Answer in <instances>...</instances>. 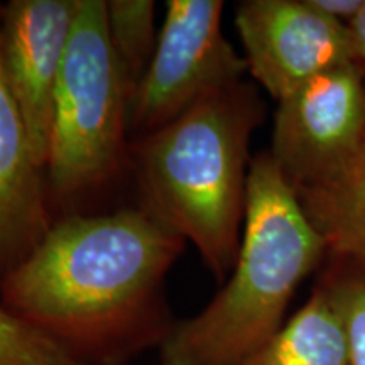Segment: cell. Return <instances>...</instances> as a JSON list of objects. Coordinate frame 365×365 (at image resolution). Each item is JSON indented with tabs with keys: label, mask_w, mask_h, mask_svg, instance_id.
Wrapping results in <instances>:
<instances>
[{
	"label": "cell",
	"mask_w": 365,
	"mask_h": 365,
	"mask_svg": "<svg viewBox=\"0 0 365 365\" xmlns=\"http://www.w3.org/2000/svg\"><path fill=\"white\" fill-rule=\"evenodd\" d=\"M129 93L107 31L105 0H78L53 105L44 176L61 215L129 168Z\"/></svg>",
	"instance_id": "cell-4"
},
{
	"label": "cell",
	"mask_w": 365,
	"mask_h": 365,
	"mask_svg": "<svg viewBox=\"0 0 365 365\" xmlns=\"http://www.w3.org/2000/svg\"><path fill=\"white\" fill-rule=\"evenodd\" d=\"M296 195L328 254L365 272V140L344 170Z\"/></svg>",
	"instance_id": "cell-11"
},
{
	"label": "cell",
	"mask_w": 365,
	"mask_h": 365,
	"mask_svg": "<svg viewBox=\"0 0 365 365\" xmlns=\"http://www.w3.org/2000/svg\"><path fill=\"white\" fill-rule=\"evenodd\" d=\"M107 31L124 78L129 103L139 81L143 80L158 46L154 0H105Z\"/></svg>",
	"instance_id": "cell-12"
},
{
	"label": "cell",
	"mask_w": 365,
	"mask_h": 365,
	"mask_svg": "<svg viewBox=\"0 0 365 365\" xmlns=\"http://www.w3.org/2000/svg\"><path fill=\"white\" fill-rule=\"evenodd\" d=\"M325 254V239L271 154L255 156L235 266L202 312L178 319L159 364H240L281 330L296 289Z\"/></svg>",
	"instance_id": "cell-3"
},
{
	"label": "cell",
	"mask_w": 365,
	"mask_h": 365,
	"mask_svg": "<svg viewBox=\"0 0 365 365\" xmlns=\"http://www.w3.org/2000/svg\"><path fill=\"white\" fill-rule=\"evenodd\" d=\"M54 220L44 170L0 65V282L44 239Z\"/></svg>",
	"instance_id": "cell-9"
},
{
	"label": "cell",
	"mask_w": 365,
	"mask_h": 365,
	"mask_svg": "<svg viewBox=\"0 0 365 365\" xmlns=\"http://www.w3.org/2000/svg\"><path fill=\"white\" fill-rule=\"evenodd\" d=\"M339 264L330 269L323 281L335 293L344 314L349 365H365V272L352 264Z\"/></svg>",
	"instance_id": "cell-14"
},
{
	"label": "cell",
	"mask_w": 365,
	"mask_h": 365,
	"mask_svg": "<svg viewBox=\"0 0 365 365\" xmlns=\"http://www.w3.org/2000/svg\"><path fill=\"white\" fill-rule=\"evenodd\" d=\"M308 2L328 19L349 27L365 6V0H308Z\"/></svg>",
	"instance_id": "cell-15"
},
{
	"label": "cell",
	"mask_w": 365,
	"mask_h": 365,
	"mask_svg": "<svg viewBox=\"0 0 365 365\" xmlns=\"http://www.w3.org/2000/svg\"><path fill=\"white\" fill-rule=\"evenodd\" d=\"M235 27L247 73L276 102L322 73L359 63L350 27L308 0H244L235 7Z\"/></svg>",
	"instance_id": "cell-7"
},
{
	"label": "cell",
	"mask_w": 365,
	"mask_h": 365,
	"mask_svg": "<svg viewBox=\"0 0 365 365\" xmlns=\"http://www.w3.org/2000/svg\"><path fill=\"white\" fill-rule=\"evenodd\" d=\"M350 31H352L354 41H355V49H357V58L360 66L365 73V6L362 7V11L355 21L350 24Z\"/></svg>",
	"instance_id": "cell-16"
},
{
	"label": "cell",
	"mask_w": 365,
	"mask_h": 365,
	"mask_svg": "<svg viewBox=\"0 0 365 365\" xmlns=\"http://www.w3.org/2000/svg\"><path fill=\"white\" fill-rule=\"evenodd\" d=\"M0 365H83L0 303Z\"/></svg>",
	"instance_id": "cell-13"
},
{
	"label": "cell",
	"mask_w": 365,
	"mask_h": 365,
	"mask_svg": "<svg viewBox=\"0 0 365 365\" xmlns=\"http://www.w3.org/2000/svg\"><path fill=\"white\" fill-rule=\"evenodd\" d=\"M364 140L365 73L349 63L277 102L269 154L298 193L344 170Z\"/></svg>",
	"instance_id": "cell-6"
},
{
	"label": "cell",
	"mask_w": 365,
	"mask_h": 365,
	"mask_svg": "<svg viewBox=\"0 0 365 365\" xmlns=\"http://www.w3.org/2000/svg\"><path fill=\"white\" fill-rule=\"evenodd\" d=\"M264 115L257 88L240 80L129 144L139 207L193 244L218 282L227 281L239 257L250 139Z\"/></svg>",
	"instance_id": "cell-2"
},
{
	"label": "cell",
	"mask_w": 365,
	"mask_h": 365,
	"mask_svg": "<svg viewBox=\"0 0 365 365\" xmlns=\"http://www.w3.org/2000/svg\"><path fill=\"white\" fill-rule=\"evenodd\" d=\"M186 242L143 207L58 217L0 282V303L83 365H130L178 319L166 276Z\"/></svg>",
	"instance_id": "cell-1"
},
{
	"label": "cell",
	"mask_w": 365,
	"mask_h": 365,
	"mask_svg": "<svg viewBox=\"0 0 365 365\" xmlns=\"http://www.w3.org/2000/svg\"><path fill=\"white\" fill-rule=\"evenodd\" d=\"M237 365H349L344 314L331 287L319 282L281 330Z\"/></svg>",
	"instance_id": "cell-10"
},
{
	"label": "cell",
	"mask_w": 365,
	"mask_h": 365,
	"mask_svg": "<svg viewBox=\"0 0 365 365\" xmlns=\"http://www.w3.org/2000/svg\"><path fill=\"white\" fill-rule=\"evenodd\" d=\"M78 0H12L0 12V65L46 166L53 105Z\"/></svg>",
	"instance_id": "cell-8"
},
{
	"label": "cell",
	"mask_w": 365,
	"mask_h": 365,
	"mask_svg": "<svg viewBox=\"0 0 365 365\" xmlns=\"http://www.w3.org/2000/svg\"><path fill=\"white\" fill-rule=\"evenodd\" d=\"M222 0H168L154 56L129 103L130 139L170 124L191 105L244 80L247 63L222 31Z\"/></svg>",
	"instance_id": "cell-5"
}]
</instances>
